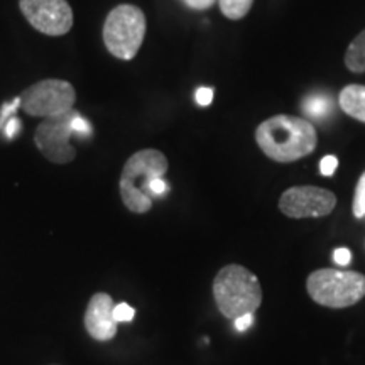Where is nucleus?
I'll return each mask as SVG.
<instances>
[{"mask_svg": "<svg viewBox=\"0 0 365 365\" xmlns=\"http://www.w3.org/2000/svg\"><path fill=\"white\" fill-rule=\"evenodd\" d=\"M255 143L272 161L293 163L313 153L318 137L309 120L291 115H276L257 127Z\"/></svg>", "mask_w": 365, "mask_h": 365, "instance_id": "nucleus-1", "label": "nucleus"}, {"mask_svg": "<svg viewBox=\"0 0 365 365\" xmlns=\"http://www.w3.org/2000/svg\"><path fill=\"white\" fill-rule=\"evenodd\" d=\"M168 171V158L158 149H143L127 159L118 188L122 202L132 213H148L153 208L150 181L163 178Z\"/></svg>", "mask_w": 365, "mask_h": 365, "instance_id": "nucleus-2", "label": "nucleus"}, {"mask_svg": "<svg viewBox=\"0 0 365 365\" xmlns=\"http://www.w3.org/2000/svg\"><path fill=\"white\" fill-rule=\"evenodd\" d=\"M213 298L223 317L237 319L261 307V282L247 267L230 264L222 267L213 279Z\"/></svg>", "mask_w": 365, "mask_h": 365, "instance_id": "nucleus-3", "label": "nucleus"}, {"mask_svg": "<svg viewBox=\"0 0 365 365\" xmlns=\"http://www.w3.org/2000/svg\"><path fill=\"white\" fill-rule=\"evenodd\" d=\"M307 289L314 303L327 308H349L365 296V276L354 271L318 269L308 276Z\"/></svg>", "mask_w": 365, "mask_h": 365, "instance_id": "nucleus-4", "label": "nucleus"}, {"mask_svg": "<svg viewBox=\"0 0 365 365\" xmlns=\"http://www.w3.org/2000/svg\"><path fill=\"white\" fill-rule=\"evenodd\" d=\"M148 22L144 12L130 4L112 9L103 24V43L112 56L132 59L143 46Z\"/></svg>", "mask_w": 365, "mask_h": 365, "instance_id": "nucleus-5", "label": "nucleus"}, {"mask_svg": "<svg viewBox=\"0 0 365 365\" xmlns=\"http://www.w3.org/2000/svg\"><path fill=\"white\" fill-rule=\"evenodd\" d=\"M21 108L33 117H54L70 112L76 102V91L65 80L49 78L22 91Z\"/></svg>", "mask_w": 365, "mask_h": 365, "instance_id": "nucleus-6", "label": "nucleus"}, {"mask_svg": "<svg viewBox=\"0 0 365 365\" xmlns=\"http://www.w3.org/2000/svg\"><path fill=\"white\" fill-rule=\"evenodd\" d=\"M76 115L75 108L59 115L48 117L38 125L34 134V143L43 156L54 164H68L76 158V149L71 145L73 117Z\"/></svg>", "mask_w": 365, "mask_h": 365, "instance_id": "nucleus-7", "label": "nucleus"}, {"mask_svg": "<svg viewBox=\"0 0 365 365\" xmlns=\"http://www.w3.org/2000/svg\"><path fill=\"white\" fill-rule=\"evenodd\" d=\"M336 205V196L330 190L318 186H294L279 198V210L289 218H318L330 215Z\"/></svg>", "mask_w": 365, "mask_h": 365, "instance_id": "nucleus-8", "label": "nucleus"}, {"mask_svg": "<svg viewBox=\"0 0 365 365\" xmlns=\"http://www.w3.org/2000/svg\"><path fill=\"white\" fill-rule=\"evenodd\" d=\"M22 16L39 33L65 36L73 27V11L66 0H19Z\"/></svg>", "mask_w": 365, "mask_h": 365, "instance_id": "nucleus-9", "label": "nucleus"}, {"mask_svg": "<svg viewBox=\"0 0 365 365\" xmlns=\"http://www.w3.org/2000/svg\"><path fill=\"white\" fill-rule=\"evenodd\" d=\"M113 299L107 293L93 294L85 312V330L93 340L108 341L117 335L118 323L113 318Z\"/></svg>", "mask_w": 365, "mask_h": 365, "instance_id": "nucleus-10", "label": "nucleus"}, {"mask_svg": "<svg viewBox=\"0 0 365 365\" xmlns=\"http://www.w3.org/2000/svg\"><path fill=\"white\" fill-rule=\"evenodd\" d=\"M339 103L346 115L357 118L365 124V86L349 85L341 90Z\"/></svg>", "mask_w": 365, "mask_h": 365, "instance_id": "nucleus-11", "label": "nucleus"}, {"mask_svg": "<svg viewBox=\"0 0 365 365\" xmlns=\"http://www.w3.org/2000/svg\"><path fill=\"white\" fill-rule=\"evenodd\" d=\"M333 110V100L330 95L325 93H317L309 95V97L304 98L303 102V112L307 113L309 118H314V120H323L330 115Z\"/></svg>", "mask_w": 365, "mask_h": 365, "instance_id": "nucleus-12", "label": "nucleus"}, {"mask_svg": "<svg viewBox=\"0 0 365 365\" xmlns=\"http://www.w3.org/2000/svg\"><path fill=\"white\" fill-rule=\"evenodd\" d=\"M345 65L354 73L365 71V29L352 41V44L346 49Z\"/></svg>", "mask_w": 365, "mask_h": 365, "instance_id": "nucleus-13", "label": "nucleus"}, {"mask_svg": "<svg viewBox=\"0 0 365 365\" xmlns=\"http://www.w3.org/2000/svg\"><path fill=\"white\" fill-rule=\"evenodd\" d=\"M252 2L254 0H218L223 16L232 21L247 16L250 7H252Z\"/></svg>", "mask_w": 365, "mask_h": 365, "instance_id": "nucleus-14", "label": "nucleus"}, {"mask_svg": "<svg viewBox=\"0 0 365 365\" xmlns=\"http://www.w3.org/2000/svg\"><path fill=\"white\" fill-rule=\"evenodd\" d=\"M354 213L357 218H362L365 215V173L360 176V180L357 182V190H355Z\"/></svg>", "mask_w": 365, "mask_h": 365, "instance_id": "nucleus-15", "label": "nucleus"}, {"mask_svg": "<svg viewBox=\"0 0 365 365\" xmlns=\"http://www.w3.org/2000/svg\"><path fill=\"white\" fill-rule=\"evenodd\" d=\"M134 317H135V309L129 307L127 303L115 304V308H113V318H115L117 323H129L134 319Z\"/></svg>", "mask_w": 365, "mask_h": 365, "instance_id": "nucleus-16", "label": "nucleus"}, {"mask_svg": "<svg viewBox=\"0 0 365 365\" xmlns=\"http://www.w3.org/2000/svg\"><path fill=\"white\" fill-rule=\"evenodd\" d=\"M19 107H21V97H17V98L14 100V102H11V103L4 105L2 112H0V130L4 129V125H6V122L14 115V112H16Z\"/></svg>", "mask_w": 365, "mask_h": 365, "instance_id": "nucleus-17", "label": "nucleus"}, {"mask_svg": "<svg viewBox=\"0 0 365 365\" xmlns=\"http://www.w3.org/2000/svg\"><path fill=\"white\" fill-rule=\"evenodd\" d=\"M71 125H73V130H75V134L78 135H90L91 130H93L91 129V125L88 124V120L81 117L78 112H76V115L73 117Z\"/></svg>", "mask_w": 365, "mask_h": 365, "instance_id": "nucleus-18", "label": "nucleus"}, {"mask_svg": "<svg viewBox=\"0 0 365 365\" xmlns=\"http://www.w3.org/2000/svg\"><path fill=\"white\" fill-rule=\"evenodd\" d=\"M336 168H339V159L335 156H325L319 163V171L323 176H331L336 171Z\"/></svg>", "mask_w": 365, "mask_h": 365, "instance_id": "nucleus-19", "label": "nucleus"}, {"mask_svg": "<svg viewBox=\"0 0 365 365\" xmlns=\"http://www.w3.org/2000/svg\"><path fill=\"white\" fill-rule=\"evenodd\" d=\"M196 103L202 105V107H207V105L212 103L213 100V90L212 88H198L196 90Z\"/></svg>", "mask_w": 365, "mask_h": 365, "instance_id": "nucleus-20", "label": "nucleus"}, {"mask_svg": "<svg viewBox=\"0 0 365 365\" xmlns=\"http://www.w3.org/2000/svg\"><path fill=\"white\" fill-rule=\"evenodd\" d=\"M4 127H6L7 139H14V137L19 134V130H21V120L17 117H11Z\"/></svg>", "mask_w": 365, "mask_h": 365, "instance_id": "nucleus-21", "label": "nucleus"}, {"mask_svg": "<svg viewBox=\"0 0 365 365\" xmlns=\"http://www.w3.org/2000/svg\"><path fill=\"white\" fill-rule=\"evenodd\" d=\"M149 191H150V195L161 196V195H164L168 191V182L164 181L163 178H156V180L150 181Z\"/></svg>", "mask_w": 365, "mask_h": 365, "instance_id": "nucleus-22", "label": "nucleus"}, {"mask_svg": "<svg viewBox=\"0 0 365 365\" xmlns=\"http://www.w3.org/2000/svg\"><path fill=\"white\" fill-rule=\"evenodd\" d=\"M335 262L339 264V266H349L350 261H352V252H350L349 249L341 247V249H336L335 250Z\"/></svg>", "mask_w": 365, "mask_h": 365, "instance_id": "nucleus-23", "label": "nucleus"}, {"mask_svg": "<svg viewBox=\"0 0 365 365\" xmlns=\"http://www.w3.org/2000/svg\"><path fill=\"white\" fill-rule=\"evenodd\" d=\"M252 322H254L252 313H249V314H244V317H239L237 319H234V325L239 331H245V330H249L250 325H252Z\"/></svg>", "mask_w": 365, "mask_h": 365, "instance_id": "nucleus-24", "label": "nucleus"}, {"mask_svg": "<svg viewBox=\"0 0 365 365\" xmlns=\"http://www.w3.org/2000/svg\"><path fill=\"white\" fill-rule=\"evenodd\" d=\"M217 0H185V4L195 11H205V9H210L215 4Z\"/></svg>", "mask_w": 365, "mask_h": 365, "instance_id": "nucleus-25", "label": "nucleus"}]
</instances>
